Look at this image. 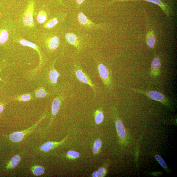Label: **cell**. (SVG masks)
Returning <instances> with one entry per match:
<instances>
[{
    "instance_id": "2",
    "label": "cell",
    "mask_w": 177,
    "mask_h": 177,
    "mask_svg": "<svg viewBox=\"0 0 177 177\" xmlns=\"http://www.w3.org/2000/svg\"><path fill=\"white\" fill-rule=\"evenodd\" d=\"M46 117V115L41 118L35 124L26 130L20 132H16L11 134L9 137L10 140L13 142L17 143L21 142L27 135L34 131L38 124Z\"/></svg>"
},
{
    "instance_id": "25",
    "label": "cell",
    "mask_w": 177,
    "mask_h": 177,
    "mask_svg": "<svg viewBox=\"0 0 177 177\" xmlns=\"http://www.w3.org/2000/svg\"><path fill=\"white\" fill-rule=\"evenodd\" d=\"M58 23V19L57 18H54L50 20L45 25V28L51 29L57 25Z\"/></svg>"
},
{
    "instance_id": "32",
    "label": "cell",
    "mask_w": 177,
    "mask_h": 177,
    "mask_svg": "<svg viewBox=\"0 0 177 177\" xmlns=\"http://www.w3.org/2000/svg\"><path fill=\"white\" fill-rule=\"evenodd\" d=\"M3 67L2 66H0V73H1V72H2V70H3ZM0 81H3L1 78V77H0Z\"/></svg>"
},
{
    "instance_id": "17",
    "label": "cell",
    "mask_w": 177,
    "mask_h": 177,
    "mask_svg": "<svg viewBox=\"0 0 177 177\" xmlns=\"http://www.w3.org/2000/svg\"><path fill=\"white\" fill-rule=\"evenodd\" d=\"M146 40L148 46L150 48H153L156 42V38L154 32L153 30L149 31L147 33Z\"/></svg>"
},
{
    "instance_id": "11",
    "label": "cell",
    "mask_w": 177,
    "mask_h": 177,
    "mask_svg": "<svg viewBox=\"0 0 177 177\" xmlns=\"http://www.w3.org/2000/svg\"><path fill=\"white\" fill-rule=\"evenodd\" d=\"M137 1H138V0H116L117 1L120 2ZM139 1H141V0H139ZM144 1L159 5L167 16H169L171 14L172 12L171 8H170L168 5L164 2H162L161 0H144Z\"/></svg>"
},
{
    "instance_id": "27",
    "label": "cell",
    "mask_w": 177,
    "mask_h": 177,
    "mask_svg": "<svg viewBox=\"0 0 177 177\" xmlns=\"http://www.w3.org/2000/svg\"><path fill=\"white\" fill-rule=\"evenodd\" d=\"M155 158L156 160L159 163L162 167L164 168H167V166L166 163L161 156L159 155H156Z\"/></svg>"
},
{
    "instance_id": "9",
    "label": "cell",
    "mask_w": 177,
    "mask_h": 177,
    "mask_svg": "<svg viewBox=\"0 0 177 177\" xmlns=\"http://www.w3.org/2000/svg\"><path fill=\"white\" fill-rule=\"evenodd\" d=\"M69 138V134L62 141L59 142L48 141L45 142L44 144L39 147V149L41 151L47 153L62 145L67 141Z\"/></svg>"
},
{
    "instance_id": "26",
    "label": "cell",
    "mask_w": 177,
    "mask_h": 177,
    "mask_svg": "<svg viewBox=\"0 0 177 177\" xmlns=\"http://www.w3.org/2000/svg\"><path fill=\"white\" fill-rule=\"evenodd\" d=\"M66 157L69 159L75 160L79 157V154L78 152L70 150L67 152Z\"/></svg>"
},
{
    "instance_id": "23",
    "label": "cell",
    "mask_w": 177,
    "mask_h": 177,
    "mask_svg": "<svg viewBox=\"0 0 177 177\" xmlns=\"http://www.w3.org/2000/svg\"><path fill=\"white\" fill-rule=\"evenodd\" d=\"M47 13L44 11H40L37 17V19L38 22L42 24L45 23L47 20Z\"/></svg>"
},
{
    "instance_id": "20",
    "label": "cell",
    "mask_w": 177,
    "mask_h": 177,
    "mask_svg": "<svg viewBox=\"0 0 177 177\" xmlns=\"http://www.w3.org/2000/svg\"><path fill=\"white\" fill-rule=\"evenodd\" d=\"M95 121L97 124H100L104 119V115L101 109H97L94 113Z\"/></svg>"
},
{
    "instance_id": "21",
    "label": "cell",
    "mask_w": 177,
    "mask_h": 177,
    "mask_svg": "<svg viewBox=\"0 0 177 177\" xmlns=\"http://www.w3.org/2000/svg\"><path fill=\"white\" fill-rule=\"evenodd\" d=\"M31 170L33 175L38 176L43 174L45 169L42 166L35 165L31 168Z\"/></svg>"
},
{
    "instance_id": "15",
    "label": "cell",
    "mask_w": 177,
    "mask_h": 177,
    "mask_svg": "<svg viewBox=\"0 0 177 177\" xmlns=\"http://www.w3.org/2000/svg\"><path fill=\"white\" fill-rule=\"evenodd\" d=\"M115 120V125L117 132L119 137L122 139H124L126 137L125 128L121 121L119 119Z\"/></svg>"
},
{
    "instance_id": "10",
    "label": "cell",
    "mask_w": 177,
    "mask_h": 177,
    "mask_svg": "<svg viewBox=\"0 0 177 177\" xmlns=\"http://www.w3.org/2000/svg\"><path fill=\"white\" fill-rule=\"evenodd\" d=\"M76 75L78 79L81 83L89 85L94 91L96 92V87L94 84L89 77L80 68H78L76 71Z\"/></svg>"
},
{
    "instance_id": "24",
    "label": "cell",
    "mask_w": 177,
    "mask_h": 177,
    "mask_svg": "<svg viewBox=\"0 0 177 177\" xmlns=\"http://www.w3.org/2000/svg\"><path fill=\"white\" fill-rule=\"evenodd\" d=\"M8 37L7 31L4 30L0 31V44L5 43L8 40Z\"/></svg>"
},
{
    "instance_id": "30",
    "label": "cell",
    "mask_w": 177,
    "mask_h": 177,
    "mask_svg": "<svg viewBox=\"0 0 177 177\" xmlns=\"http://www.w3.org/2000/svg\"><path fill=\"white\" fill-rule=\"evenodd\" d=\"M92 176L93 177H98V172L97 171H94L92 174Z\"/></svg>"
},
{
    "instance_id": "29",
    "label": "cell",
    "mask_w": 177,
    "mask_h": 177,
    "mask_svg": "<svg viewBox=\"0 0 177 177\" xmlns=\"http://www.w3.org/2000/svg\"><path fill=\"white\" fill-rule=\"evenodd\" d=\"M5 105L6 104L3 101L0 100V114L3 112Z\"/></svg>"
},
{
    "instance_id": "14",
    "label": "cell",
    "mask_w": 177,
    "mask_h": 177,
    "mask_svg": "<svg viewBox=\"0 0 177 177\" xmlns=\"http://www.w3.org/2000/svg\"><path fill=\"white\" fill-rule=\"evenodd\" d=\"M59 38L57 36H53L48 38L46 42V46L48 50L53 51L58 47L60 43Z\"/></svg>"
},
{
    "instance_id": "8",
    "label": "cell",
    "mask_w": 177,
    "mask_h": 177,
    "mask_svg": "<svg viewBox=\"0 0 177 177\" xmlns=\"http://www.w3.org/2000/svg\"><path fill=\"white\" fill-rule=\"evenodd\" d=\"M59 76V74L54 68L53 63L46 73V80L51 85L56 86Z\"/></svg>"
},
{
    "instance_id": "4",
    "label": "cell",
    "mask_w": 177,
    "mask_h": 177,
    "mask_svg": "<svg viewBox=\"0 0 177 177\" xmlns=\"http://www.w3.org/2000/svg\"><path fill=\"white\" fill-rule=\"evenodd\" d=\"M34 6V1L31 0L27 6L23 18V23L27 26L32 27L34 25L33 18Z\"/></svg>"
},
{
    "instance_id": "3",
    "label": "cell",
    "mask_w": 177,
    "mask_h": 177,
    "mask_svg": "<svg viewBox=\"0 0 177 177\" xmlns=\"http://www.w3.org/2000/svg\"><path fill=\"white\" fill-rule=\"evenodd\" d=\"M78 19L80 25L86 30H94L102 29L103 24H96L88 19L83 12H80L78 15Z\"/></svg>"
},
{
    "instance_id": "16",
    "label": "cell",
    "mask_w": 177,
    "mask_h": 177,
    "mask_svg": "<svg viewBox=\"0 0 177 177\" xmlns=\"http://www.w3.org/2000/svg\"><path fill=\"white\" fill-rule=\"evenodd\" d=\"M49 95L44 88L40 87L33 92V96L34 98L41 99L48 96Z\"/></svg>"
},
{
    "instance_id": "5",
    "label": "cell",
    "mask_w": 177,
    "mask_h": 177,
    "mask_svg": "<svg viewBox=\"0 0 177 177\" xmlns=\"http://www.w3.org/2000/svg\"><path fill=\"white\" fill-rule=\"evenodd\" d=\"M98 68L100 77L104 84L107 86H110L112 83V80L108 69L102 63L98 64Z\"/></svg>"
},
{
    "instance_id": "31",
    "label": "cell",
    "mask_w": 177,
    "mask_h": 177,
    "mask_svg": "<svg viewBox=\"0 0 177 177\" xmlns=\"http://www.w3.org/2000/svg\"><path fill=\"white\" fill-rule=\"evenodd\" d=\"M77 3L79 5L82 4L85 0H76Z\"/></svg>"
},
{
    "instance_id": "13",
    "label": "cell",
    "mask_w": 177,
    "mask_h": 177,
    "mask_svg": "<svg viewBox=\"0 0 177 177\" xmlns=\"http://www.w3.org/2000/svg\"><path fill=\"white\" fill-rule=\"evenodd\" d=\"M19 43L20 44L23 46H28L36 50L39 53L40 58V63L38 67L36 69L34 70L33 71V72L32 73H33L34 74H36V73L38 72L41 69V68H42V64L43 63V60L42 59L41 54V53L40 52L39 50V49L38 47L35 44H34L31 42L28 41H27L24 39H22L20 40V41Z\"/></svg>"
},
{
    "instance_id": "1",
    "label": "cell",
    "mask_w": 177,
    "mask_h": 177,
    "mask_svg": "<svg viewBox=\"0 0 177 177\" xmlns=\"http://www.w3.org/2000/svg\"><path fill=\"white\" fill-rule=\"evenodd\" d=\"M131 89L134 92L144 94L149 99L160 102L165 105L168 106L169 104V100L167 97L158 91H145L136 88H132Z\"/></svg>"
},
{
    "instance_id": "19",
    "label": "cell",
    "mask_w": 177,
    "mask_h": 177,
    "mask_svg": "<svg viewBox=\"0 0 177 177\" xmlns=\"http://www.w3.org/2000/svg\"><path fill=\"white\" fill-rule=\"evenodd\" d=\"M21 160V156L19 155H16L11 159L7 164L6 168L11 169L16 168Z\"/></svg>"
},
{
    "instance_id": "18",
    "label": "cell",
    "mask_w": 177,
    "mask_h": 177,
    "mask_svg": "<svg viewBox=\"0 0 177 177\" xmlns=\"http://www.w3.org/2000/svg\"><path fill=\"white\" fill-rule=\"evenodd\" d=\"M34 99V98L33 95L30 94H26L12 97L10 98V99L13 101L27 102L33 99Z\"/></svg>"
},
{
    "instance_id": "12",
    "label": "cell",
    "mask_w": 177,
    "mask_h": 177,
    "mask_svg": "<svg viewBox=\"0 0 177 177\" xmlns=\"http://www.w3.org/2000/svg\"><path fill=\"white\" fill-rule=\"evenodd\" d=\"M161 64L159 57H155L152 61L151 68L150 76L155 78L160 75Z\"/></svg>"
},
{
    "instance_id": "6",
    "label": "cell",
    "mask_w": 177,
    "mask_h": 177,
    "mask_svg": "<svg viewBox=\"0 0 177 177\" xmlns=\"http://www.w3.org/2000/svg\"><path fill=\"white\" fill-rule=\"evenodd\" d=\"M67 42L75 47L78 51L81 50L83 45L84 38L77 36L73 33H68L65 35Z\"/></svg>"
},
{
    "instance_id": "28",
    "label": "cell",
    "mask_w": 177,
    "mask_h": 177,
    "mask_svg": "<svg viewBox=\"0 0 177 177\" xmlns=\"http://www.w3.org/2000/svg\"><path fill=\"white\" fill-rule=\"evenodd\" d=\"M98 177H104L106 174L107 171L106 169L103 167H100L97 171Z\"/></svg>"
},
{
    "instance_id": "22",
    "label": "cell",
    "mask_w": 177,
    "mask_h": 177,
    "mask_svg": "<svg viewBox=\"0 0 177 177\" xmlns=\"http://www.w3.org/2000/svg\"><path fill=\"white\" fill-rule=\"evenodd\" d=\"M102 146V142L100 139H96L94 142L93 152L94 155L97 154L99 152Z\"/></svg>"
},
{
    "instance_id": "7",
    "label": "cell",
    "mask_w": 177,
    "mask_h": 177,
    "mask_svg": "<svg viewBox=\"0 0 177 177\" xmlns=\"http://www.w3.org/2000/svg\"><path fill=\"white\" fill-rule=\"evenodd\" d=\"M63 100L64 98L62 96H57L54 99L52 105L51 119L47 128H48L52 125L54 118L58 112Z\"/></svg>"
}]
</instances>
